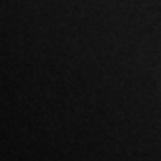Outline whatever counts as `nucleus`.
I'll return each instance as SVG.
<instances>
[]
</instances>
